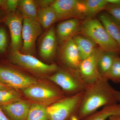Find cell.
<instances>
[{
	"label": "cell",
	"instance_id": "18",
	"mask_svg": "<svg viewBox=\"0 0 120 120\" xmlns=\"http://www.w3.org/2000/svg\"><path fill=\"white\" fill-rule=\"evenodd\" d=\"M120 116V103H114L102 107L96 112L81 120H107L110 117Z\"/></svg>",
	"mask_w": 120,
	"mask_h": 120
},
{
	"label": "cell",
	"instance_id": "7",
	"mask_svg": "<svg viewBox=\"0 0 120 120\" xmlns=\"http://www.w3.org/2000/svg\"><path fill=\"white\" fill-rule=\"evenodd\" d=\"M0 82L15 90L23 89L38 82L31 76L9 67L0 65Z\"/></svg>",
	"mask_w": 120,
	"mask_h": 120
},
{
	"label": "cell",
	"instance_id": "26",
	"mask_svg": "<svg viewBox=\"0 0 120 120\" xmlns=\"http://www.w3.org/2000/svg\"><path fill=\"white\" fill-rule=\"evenodd\" d=\"M105 10L120 26V5L109 4Z\"/></svg>",
	"mask_w": 120,
	"mask_h": 120
},
{
	"label": "cell",
	"instance_id": "14",
	"mask_svg": "<svg viewBox=\"0 0 120 120\" xmlns=\"http://www.w3.org/2000/svg\"><path fill=\"white\" fill-rule=\"evenodd\" d=\"M57 42L56 30L52 25L45 32L40 42L39 52L41 57L45 60L53 58L56 54Z\"/></svg>",
	"mask_w": 120,
	"mask_h": 120
},
{
	"label": "cell",
	"instance_id": "20",
	"mask_svg": "<svg viewBox=\"0 0 120 120\" xmlns=\"http://www.w3.org/2000/svg\"><path fill=\"white\" fill-rule=\"evenodd\" d=\"M37 20L42 27L48 29L57 21L56 12L52 5L38 11Z\"/></svg>",
	"mask_w": 120,
	"mask_h": 120
},
{
	"label": "cell",
	"instance_id": "11",
	"mask_svg": "<svg viewBox=\"0 0 120 120\" xmlns=\"http://www.w3.org/2000/svg\"><path fill=\"white\" fill-rule=\"evenodd\" d=\"M23 19L21 13L15 12H11L5 20V23L11 34L12 52H21L22 48V30Z\"/></svg>",
	"mask_w": 120,
	"mask_h": 120
},
{
	"label": "cell",
	"instance_id": "34",
	"mask_svg": "<svg viewBox=\"0 0 120 120\" xmlns=\"http://www.w3.org/2000/svg\"><path fill=\"white\" fill-rule=\"evenodd\" d=\"M107 120H120V116H111Z\"/></svg>",
	"mask_w": 120,
	"mask_h": 120
},
{
	"label": "cell",
	"instance_id": "2",
	"mask_svg": "<svg viewBox=\"0 0 120 120\" xmlns=\"http://www.w3.org/2000/svg\"><path fill=\"white\" fill-rule=\"evenodd\" d=\"M79 33L91 39L103 51L120 55V47L107 32L99 20L86 18L82 22Z\"/></svg>",
	"mask_w": 120,
	"mask_h": 120
},
{
	"label": "cell",
	"instance_id": "10",
	"mask_svg": "<svg viewBox=\"0 0 120 120\" xmlns=\"http://www.w3.org/2000/svg\"><path fill=\"white\" fill-rule=\"evenodd\" d=\"M103 51L100 47L96 48L90 56L80 63L78 71L87 86L102 78L99 72L98 63Z\"/></svg>",
	"mask_w": 120,
	"mask_h": 120
},
{
	"label": "cell",
	"instance_id": "31",
	"mask_svg": "<svg viewBox=\"0 0 120 120\" xmlns=\"http://www.w3.org/2000/svg\"><path fill=\"white\" fill-rule=\"evenodd\" d=\"M0 120H10L4 113L0 107Z\"/></svg>",
	"mask_w": 120,
	"mask_h": 120
},
{
	"label": "cell",
	"instance_id": "36",
	"mask_svg": "<svg viewBox=\"0 0 120 120\" xmlns=\"http://www.w3.org/2000/svg\"><path fill=\"white\" fill-rule=\"evenodd\" d=\"M1 12H0V16H1Z\"/></svg>",
	"mask_w": 120,
	"mask_h": 120
},
{
	"label": "cell",
	"instance_id": "15",
	"mask_svg": "<svg viewBox=\"0 0 120 120\" xmlns=\"http://www.w3.org/2000/svg\"><path fill=\"white\" fill-rule=\"evenodd\" d=\"M31 105L28 101L21 99L0 107L10 120H26Z\"/></svg>",
	"mask_w": 120,
	"mask_h": 120
},
{
	"label": "cell",
	"instance_id": "21",
	"mask_svg": "<svg viewBox=\"0 0 120 120\" xmlns=\"http://www.w3.org/2000/svg\"><path fill=\"white\" fill-rule=\"evenodd\" d=\"M117 56L112 53L104 51L101 53L99 58L98 66L99 72L102 78L106 79L115 58Z\"/></svg>",
	"mask_w": 120,
	"mask_h": 120
},
{
	"label": "cell",
	"instance_id": "25",
	"mask_svg": "<svg viewBox=\"0 0 120 120\" xmlns=\"http://www.w3.org/2000/svg\"><path fill=\"white\" fill-rule=\"evenodd\" d=\"M106 79L116 83H120V57L116 56Z\"/></svg>",
	"mask_w": 120,
	"mask_h": 120
},
{
	"label": "cell",
	"instance_id": "1",
	"mask_svg": "<svg viewBox=\"0 0 120 120\" xmlns=\"http://www.w3.org/2000/svg\"><path fill=\"white\" fill-rule=\"evenodd\" d=\"M109 81L102 78L87 86L77 112V120L86 118L101 107L118 103L115 95L116 90Z\"/></svg>",
	"mask_w": 120,
	"mask_h": 120
},
{
	"label": "cell",
	"instance_id": "33",
	"mask_svg": "<svg viewBox=\"0 0 120 120\" xmlns=\"http://www.w3.org/2000/svg\"><path fill=\"white\" fill-rule=\"evenodd\" d=\"M11 89H12V88L5 86L0 82V90H6Z\"/></svg>",
	"mask_w": 120,
	"mask_h": 120
},
{
	"label": "cell",
	"instance_id": "32",
	"mask_svg": "<svg viewBox=\"0 0 120 120\" xmlns=\"http://www.w3.org/2000/svg\"><path fill=\"white\" fill-rule=\"evenodd\" d=\"M0 7L4 9L7 10L6 0H0Z\"/></svg>",
	"mask_w": 120,
	"mask_h": 120
},
{
	"label": "cell",
	"instance_id": "8",
	"mask_svg": "<svg viewBox=\"0 0 120 120\" xmlns=\"http://www.w3.org/2000/svg\"><path fill=\"white\" fill-rule=\"evenodd\" d=\"M51 5L56 12L57 21L84 18L82 0H56Z\"/></svg>",
	"mask_w": 120,
	"mask_h": 120
},
{
	"label": "cell",
	"instance_id": "5",
	"mask_svg": "<svg viewBox=\"0 0 120 120\" xmlns=\"http://www.w3.org/2000/svg\"><path fill=\"white\" fill-rule=\"evenodd\" d=\"M22 91L28 98L47 106L66 97L62 90L50 83L37 82L23 89Z\"/></svg>",
	"mask_w": 120,
	"mask_h": 120
},
{
	"label": "cell",
	"instance_id": "28",
	"mask_svg": "<svg viewBox=\"0 0 120 120\" xmlns=\"http://www.w3.org/2000/svg\"><path fill=\"white\" fill-rule=\"evenodd\" d=\"M19 0H6L7 10L11 12H15L18 7Z\"/></svg>",
	"mask_w": 120,
	"mask_h": 120
},
{
	"label": "cell",
	"instance_id": "19",
	"mask_svg": "<svg viewBox=\"0 0 120 120\" xmlns=\"http://www.w3.org/2000/svg\"><path fill=\"white\" fill-rule=\"evenodd\" d=\"M82 2L85 19L94 18L99 12L105 10L109 4L106 0H82Z\"/></svg>",
	"mask_w": 120,
	"mask_h": 120
},
{
	"label": "cell",
	"instance_id": "6",
	"mask_svg": "<svg viewBox=\"0 0 120 120\" xmlns=\"http://www.w3.org/2000/svg\"><path fill=\"white\" fill-rule=\"evenodd\" d=\"M10 58L14 64L37 75L53 74L59 69L56 64H46L32 55L19 51L12 52Z\"/></svg>",
	"mask_w": 120,
	"mask_h": 120
},
{
	"label": "cell",
	"instance_id": "35",
	"mask_svg": "<svg viewBox=\"0 0 120 120\" xmlns=\"http://www.w3.org/2000/svg\"><path fill=\"white\" fill-rule=\"evenodd\" d=\"M116 98L117 102H120V91L116 90Z\"/></svg>",
	"mask_w": 120,
	"mask_h": 120
},
{
	"label": "cell",
	"instance_id": "4",
	"mask_svg": "<svg viewBox=\"0 0 120 120\" xmlns=\"http://www.w3.org/2000/svg\"><path fill=\"white\" fill-rule=\"evenodd\" d=\"M58 69L56 72L48 77L51 82L59 86L68 96L83 92L87 85L80 75L78 70L66 68Z\"/></svg>",
	"mask_w": 120,
	"mask_h": 120
},
{
	"label": "cell",
	"instance_id": "16",
	"mask_svg": "<svg viewBox=\"0 0 120 120\" xmlns=\"http://www.w3.org/2000/svg\"><path fill=\"white\" fill-rule=\"evenodd\" d=\"M72 38L77 46L82 61L90 56L97 48V44L94 41L83 35L77 34Z\"/></svg>",
	"mask_w": 120,
	"mask_h": 120
},
{
	"label": "cell",
	"instance_id": "30",
	"mask_svg": "<svg viewBox=\"0 0 120 120\" xmlns=\"http://www.w3.org/2000/svg\"><path fill=\"white\" fill-rule=\"evenodd\" d=\"M108 4L120 5V0H106Z\"/></svg>",
	"mask_w": 120,
	"mask_h": 120
},
{
	"label": "cell",
	"instance_id": "24",
	"mask_svg": "<svg viewBox=\"0 0 120 120\" xmlns=\"http://www.w3.org/2000/svg\"><path fill=\"white\" fill-rule=\"evenodd\" d=\"M21 99V95L17 90H0V107Z\"/></svg>",
	"mask_w": 120,
	"mask_h": 120
},
{
	"label": "cell",
	"instance_id": "12",
	"mask_svg": "<svg viewBox=\"0 0 120 120\" xmlns=\"http://www.w3.org/2000/svg\"><path fill=\"white\" fill-rule=\"evenodd\" d=\"M60 58L66 68L78 70L82 61L77 46L73 38L64 44L60 53Z\"/></svg>",
	"mask_w": 120,
	"mask_h": 120
},
{
	"label": "cell",
	"instance_id": "3",
	"mask_svg": "<svg viewBox=\"0 0 120 120\" xmlns=\"http://www.w3.org/2000/svg\"><path fill=\"white\" fill-rule=\"evenodd\" d=\"M83 92L66 96L47 106L49 120H77L76 116Z\"/></svg>",
	"mask_w": 120,
	"mask_h": 120
},
{
	"label": "cell",
	"instance_id": "23",
	"mask_svg": "<svg viewBox=\"0 0 120 120\" xmlns=\"http://www.w3.org/2000/svg\"><path fill=\"white\" fill-rule=\"evenodd\" d=\"M47 106L37 102L31 104L26 120H49Z\"/></svg>",
	"mask_w": 120,
	"mask_h": 120
},
{
	"label": "cell",
	"instance_id": "9",
	"mask_svg": "<svg viewBox=\"0 0 120 120\" xmlns=\"http://www.w3.org/2000/svg\"><path fill=\"white\" fill-rule=\"evenodd\" d=\"M42 27L37 20L28 19L23 21L22 53L32 55L35 52V43L42 32Z\"/></svg>",
	"mask_w": 120,
	"mask_h": 120
},
{
	"label": "cell",
	"instance_id": "13",
	"mask_svg": "<svg viewBox=\"0 0 120 120\" xmlns=\"http://www.w3.org/2000/svg\"><path fill=\"white\" fill-rule=\"evenodd\" d=\"M81 19H72L64 20L58 24L56 30L58 42L64 44L79 32L82 24Z\"/></svg>",
	"mask_w": 120,
	"mask_h": 120
},
{
	"label": "cell",
	"instance_id": "17",
	"mask_svg": "<svg viewBox=\"0 0 120 120\" xmlns=\"http://www.w3.org/2000/svg\"><path fill=\"white\" fill-rule=\"evenodd\" d=\"M99 19L110 37L120 47V26L106 12L100 13Z\"/></svg>",
	"mask_w": 120,
	"mask_h": 120
},
{
	"label": "cell",
	"instance_id": "22",
	"mask_svg": "<svg viewBox=\"0 0 120 120\" xmlns=\"http://www.w3.org/2000/svg\"><path fill=\"white\" fill-rule=\"evenodd\" d=\"M37 6L35 1L19 0L18 8L23 19L37 20Z\"/></svg>",
	"mask_w": 120,
	"mask_h": 120
},
{
	"label": "cell",
	"instance_id": "27",
	"mask_svg": "<svg viewBox=\"0 0 120 120\" xmlns=\"http://www.w3.org/2000/svg\"><path fill=\"white\" fill-rule=\"evenodd\" d=\"M8 39L7 33L4 28L0 27V52H4L7 49Z\"/></svg>",
	"mask_w": 120,
	"mask_h": 120
},
{
	"label": "cell",
	"instance_id": "29",
	"mask_svg": "<svg viewBox=\"0 0 120 120\" xmlns=\"http://www.w3.org/2000/svg\"><path fill=\"white\" fill-rule=\"evenodd\" d=\"M54 0H36L37 6L39 7L40 8H43L51 6Z\"/></svg>",
	"mask_w": 120,
	"mask_h": 120
}]
</instances>
